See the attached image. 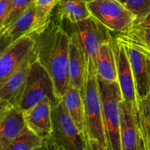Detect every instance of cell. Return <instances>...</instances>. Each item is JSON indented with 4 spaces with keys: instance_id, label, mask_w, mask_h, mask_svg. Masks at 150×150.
<instances>
[{
    "instance_id": "6da1fadb",
    "label": "cell",
    "mask_w": 150,
    "mask_h": 150,
    "mask_svg": "<svg viewBox=\"0 0 150 150\" xmlns=\"http://www.w3.org/2000/svg\"><path fill=\"white\" fill-rule=\"evenodd\" d=\"M34 35L36 40L37 60L49 73L57 98L61 99L70 86V34L51 18L48 24Z\"/></svg>"
},
{
    "instance_id": "7a4b0ae2",
    "label": "cell",
    "mask_w": 150,
    "mask_h": 150,
    "mask_svg": "<svg viewBox=\"0 0 150 150\" xmlns=\"http://www.w3.org/2000/svg\"><path fill=\"white\" fill-rule=\"evenodd\" d=\"M102 103L103 123L107 150H122L120 103L123 100L118 82L107 83L98 78Z\"/></svg>"
},
{
    "instance_id": "3957f363",
    "label": "cell",
    "mask_w": 150,
    "mask_h": 150,
    "mask_svg": "<svg viewBox=\"0 0 150 150\" xmlns=\"http://www.w3.org/2000/svg\"><path fill=\"white\" fill-rule=\"evenodd\" d=\"M84 107V136L95 139L105 146V137L103 123L102 103L98 76L87 66L83 89L81 92Z\"/></svg>"
},
{
    "instance_id": "277c9868",
    "label": "cell",
    "mask_w": 150,
    "mask_h": 150,
    "mask_svg": "<svg viewBox=\"0 0 150 150\" xmlns=\"http://www.w3.org/2000/svg\"><path fill=\"white\" fill-rule=\"evenodd\" d=\"M70 32L80 44L87 66L97 73L98 50L104 42L113 39L110 30L93 16L76 23H69Z\"/></svg>"
},
{
    "instance_id": "5b68a950",
    "label": "cell",
    "mask_w": 150,
    "mask_h": 150,
    "mask_svg": "<svg viewBox=\"0 0 150 150\" xmlns=\"http://www.w3.org/2000/svg\"><path fill=\"white\" fill-rule=\"evenodd\" d=\"M52 130L45 140L63 150H86L83 133L67 113L61 100L52 107Z\"/></svg>"
},
{
    "instance_id": "8992f818",
    "label": "cell",
    "mask_w": 150,
    "mask_h": 150,
    "mask_svg": "<svg viewBox=\"0 0 150 150\" xmlns=\"http://www.w3.org/2000/svg\"><path fill=\"white\" fill-rule=\"evenodd\" d=\"M44 100H49L52 107L61 100L57 98L54 81L49 73L35 59L31 64L27 83L18 108L23 113Z\"/></svg>"
},
{
    "instance_id": "52a82bcc",
    "label": "cell",
    "mask_w": 150,
    "mask_h": 150,
    "mask_svg": "<svg viewBox=\"0 0 150 150\" xmlns=\"http://www.w3.org/2000/svg\"><path fill=\"white\" fill-rule=\"evenodd\" d=\"M115 38L128 57L139 100L150 92V50L126 33H119Z\"/></svg>"
},
{
    "instance_id": "ba28073f",
    "label": "cell",
    "mask_w": 150,
    "mask_h": 150,
    "mask_svg": "<svg viewBox=\"0 0 150 150\" xmlns=\"http://www.w3.org/2000/svg\"><path fill=\"white\" fill-rule=\"evenodd\" d=\"M87 5L92 16L108 30L126 33L134 26L136 16L120 0H93Z\"/></svg>"
},
{
    "instance_id": "9c48e42d",
    "label": "cell",
    "mask_w": 150,
    "mask_h": 150,
    "mask_svg": "<svg viewBox=\"0 0 150 150\" xmlns=\"http://www.w3.org/2000/svg\"><path fill=\"white\" fill-rule=\"evenodd\" d=\"M36 40L34 34L15 41L0 58V86L26 61L36 57Z\"/></svg>"
},
{
    "instance_id": "30bf717a",
    "label": "cell",
    "mask_w": 150,
    "mask_h": 150,
    "mask_svg": "<svg viewBox=\"0 0 150 150\" xmlns=\"http://www.w3.org/2000/svg\"><path fill=\"white\" fill-rule=\"evenodd\" d=\"M117 63V81L124 102L132 110L138 112V98L134 77L130 61L124 46L115 38H113Z\"/></svg>"
},
{
    "instance_id": "8fae6325",
    "label": "cell",
    "mask_w": 150,
    "mask_h": 150,
    "mask_svg": "<svg viewBox=\"0 0 150 150\" xmlns=\"http://www.w3.org/2000/svg\"><path fill=\"white\" fill-rule=\"evenodd\" d=\"M51 16L52 15L39 10L33 4L18 17L9 27L4 29L15 42L25 35L40 32L51 21Z\"/></svg>"
},
{
    "instance_id": "7c38bea8",
    "label": "cell",
    "mask_w": 150,
    "mask_h": 150,
    "mask_svg": "<svg viewBox=\"0 0 150 150\" xmlns=\"http://www.w3.org/2000/svg\"><path fill=\"white\" fill-rule=\"evenodd\" d=\"M120 113L122 150H142L145 146L139 129L138 112L132 110L122 100L120 103Z\"/></svg>"
},
{
    "instance_id": "4fadbf2b",
    "label": "cell",
    "mask_w": 150,
    "mask_h": 150,
    "mask_svg": "<svg viewBox=\"0 0 150 150\" xmlns=\"http://www.w3.org/2000/svg\"><path fill=\"white\" fill-rule=\"evenodd\" d=\"M35 59L36 57L26 61L0 86V98L13 107H18L20 104L27 83L31 64Z\"/></svg>"
},
{
    "instance_id": "5bb4252c",
    "label": "cell",
    "mask_w": 150,
    "mask_h": 150,
    "mask_svg": "<svg viewBox=\"0 0 150 150\" xmlns=\"http://www.w3.org/2000/svg\"><path fill=\"white\" fill-rule=\"evenodd\" d=\"M52 104L44 100L23 112L26 127L44 140L49 137L52 130Z\"/></svg>"
},
{
    "instance_id": "9a60e30c",
    "label": "cell",
    "mask_w": 150,
    "mask_h": 150,
    "mask_svg": "<svg viewBox=\"0 0 150 150\" xmlns=\"http://www.w3.org/2000/svg\"><path fill=\"white\" fill-rule=\"evenodd\" d=\"M26 126L23 113L18 107L9 109L0 119V150H7Z\"/></svg>"
},
{
    "instance_id": "2e32d148",
    "label": "cell",
    "mask_w": 150,
    "mask_h": 150,
    "mask_svg": "<svg viewBox=\"0 0 150 150\" xmlns=\"http://www.w3.org/2000/svg\"><path fill=\"white\" fill-rule=\"evenodd\" d=\"M70 35L69 47V80L70 86L82 92L86 76L87 63L80 44L73 35Z\"/></svg>"
},
{
    "instance_id": "e0dca14e",
    "label": "cell",
    "mask_w": 150,
    "mask_h": 150,
    "mask_svg": "<svg viewBox=\"0 0 150 150\" xmlns=\"http://www.w3.org/2000/svg\"><path fill=\"white\" fill-rule=\"evenodd\" d=\"M54 10H56L54 20L59 24L64 21L76 23L92 16L84 0H57Z\"/></svg>"
},
{
    "instance_id": "ac0fdd59",
    "label": "cell",
    "mask_w": 150,
    "mask_h": 150,
    "mask_svg": "<svg viewBox=\"0 0 150 150\" xmlns=\"http://www.w3.org/2000/svg\"><path fill=\"white\" fill-rule=\"evenodd\" d=\"M97 76L107 83L118 82L113 39L103 43L98 50Z\"/></svg>"
},
{
    "instance_id": "d6986e66",
    "label": "cell",
    "mask_w": 150,
    "mask_h": 150,
    "mask_svg": "<svg viewBox=\"0 0 150 150\" xmlns=\"http://www.w3.org/2000/svg\"><path fill=\"white\" fill-rule=\"evenodd\" d=\"M61 100L69 115L84 135V107L81 92L70 86Z\"/></svg>"
},
{
    "instance_id": "ffe728a7",
    "label": "cell",
    "mask_w": 150,
    "mask_h": 150,
    "mask_svg": "<svg viewBox=\"0 0 150 150\" xmlns=\"http://www.w3.org/2000/svg\"><path fill=\"white\" fill-rule=\"evenodd\" d=\"M138 122L146 150H150V92L138 100Z\"/></svg>"
},
{
    "instance_id": "44dd1931",
    "label": "cell",
    "mask_w": 150,
    "mask_h": 150,
    "mask_svg": "<svg viewBox=\"0 0 150 150\" xmlns=\"http://www.w3.org/2000/svg\"><path fill=\"white\" fill-rule=\"evenodd\" d=\"M43 143V139L26 126L23 132L12 142L7 150H36Z\"/></svg>"
},
{
    "instance_id": "7402d4cb",
    "label": "cell",
    "mask_w": 150,
    "mask_h": 150,
    "mask_svg": "<svg viewBox=\"0 0 150 150\" xmlns=\"http://www.w3.org/2000/svg\"><path fill=\"white\" fill-rule=\"evenodd\" d=\"M124 4L136 16L135 23L142 20L150 13V0H125Z\"/></svg>"
},
{
    "instance_id": "603a6c76",
    "label": "cell",
    "mask_w": 150,
    "mask_h": 150,
    "mask_svg": "<svg viewBox=\"0 0 150 150\" xmlns=\"http://www.w3.org/2000/svg\"><path fill=\"white\" fill-rule=\"evenodd\" d=\"M35 0H13V7L4 22L3 29L9 27L18 17H19L32 4H35Z\"/></svg>"
},
{
    "instance_id": "cb8c5ba5",
    "label": "cell",
    "mask_w": 150,
    "mask_h": 150,
    "mask_svg": "<svg viewBox=\"0 0 150 150\" xmlns=\"http://www.w3.org/2000/svg\"><path fill=\"white\" fill-rule=\"evenodd\" d=\"M126 34L150 50V28H133Z\"/></svg>"
},
{
    "instance_id": "d4e9b609",
    "label": "cell",
    "mask_w": 150,
    "mask_h": 150,
    "mask_svg": "<svg viewBox=\"0 0 150 150\" xmlns=\"http://www.w3.org/2000/svg\"><path fill=\"white\" fill-rule=\"evenodd\" d=\"M14 42L13 38L4 29L0 30V58Z\"/></svg>"
},
{
    "instance_id": "484cf974",
    "label": "cell",
    "mask_w": 150,
    "mask_h": 150,
    "mask_svg": "<svg viewBox=\"0 0 150 150\" xmlns=\"http://www.w3.org/2000/svg\"><path fill=\"white\" fill-rule=\"evenodd\" d=\"M13 0H0V30L3 28L13 7Z\"/></svg>"
},
{
    "instance_id": "4316f807",
    "label": "cell",
    "mask_w": 150,
    "mask_h": 150,
    "mask_svg": "<svg viewBox=\"0 0 150 150\" xmlns=\"http://www.w3.org/2000/svg\"><path fill=\"white\" fill-rule=\"evenodd\" d=\"M57 4V0H35V4L39 10L52 15V12Z\"/></svg>"
},
{
    "instance_id": "83f0119b",
    "label": "cell",
    "mask_w": 150,
    "mask_h": 150,
    "mask_svg": "<svg viewBox=\"0 0 150 150\" xmlns=\"http://www.w3.org/2000/svg\"><path fill=\"white\" fill-rule=\"evenodd\" d=\"M86 150H107L106 147L95 139H86Z\"/></svg>"
},
{
    "instance_id": "f1b7e54d",
    "label": "cell",
    "mask_w": 150,
    "mask_h": 150,
    "mask_svg": "<svg viewBox=\"0 0 150 150\" xmlns=\"http://www.w3.org/2000/svg\"><path fill=\"white\" fill-rule=\"evenodd\" d=\"M133 28H150V13L142 20L136 22Z\"/></svg>"
},
{
    "instance_id": "f546056e",
    "label": "cell",
    "mask_w": 150,
    "mask_h": 150,
    "mask_svg": "<svg viewBox=\"0 0 150 150\" xmlns=\"http://www.w3.org/2000/svg\"><path fill=\"white\" fill-rule=\"evenodd\" d=\"M13 106L10 105L8 103L4 101V100H2L1 98H0V119H1V117L5 114V113L7 112L9 109H10Z\"/></svg>"
},
{
    "instance_id": "4dcf8cb0",
    "label": "cell",
    "mask_w": 150,
    "mask_h": 150,
    "mask_svg": "<svg viewBox=\"0 0 150 150\" xmlns=\"http://www.w3.org/2000/svg\"><path fill=\"white\" fill-rule=\"evenodd\" d=\"M36 150H57V148L51 142H48L46 140H44L43 144L39 148H38Z\"/></svg>"
},
{
    "instance_id": "1f68e13d",
    "label": "cell",
    "mask_w": 150,
    "mask_h": 150,
    "mask_svg": "<svg viewBox=\"0 0 150 150\" xmlns=\"http://www.w3.org/2000/svg\"><path fill=\"white\" fill-rule=\"evenodd\" d=\"M85 1H86V2H90V1H93V0H84Z\"/></svg>"
},
{
    "instance_id": "d6a6232c",
    "label": "cell",
    "mask_w": 150,
    "mask_h": 150,
    "mask_svg": "<svg viewBox=\"0 0 150 150\" xmlns=\"http://www.w3.org/2000/svg\"><path fill=\"white\" fill-rule=\"evenodd\" d=\"M54 146H55V145H54ZM56 148H57V150H63V149H60V148H59V147H57V146H56Z\"/></svg>"
},
{
    "instance_id": "836d02e7",
    "label": "cell",
    "mask_w": 150,
    "mask_h": 150,
    "mask_svg": "<svg viewBox=\"0 0 150 150\" xmlns=\"http://www.w3.org/2000/svg\"><path fill=\"white\" fill-rule=\"evenodd\" d=\"M142 150H146V147H145V146H144V148H143V149H142Z\"/></svg>"
}]
</instances>
